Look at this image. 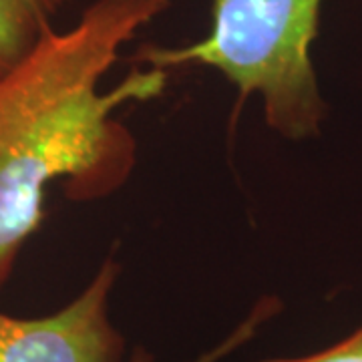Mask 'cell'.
<instances>
[{"mask_svg": "<svg viewBox=\"0 0 362 362\" xmlns=\"http://www.w3.org/2000/svg\"><path fill=\"white\" fill-rule=\"evenodd\" d=\"M173 0H95L69 30L51 28L0 73V290L45 220V192L63 180L75 202L119 189L137 161V143L113 117L129 101H149L168 71L135 69L99 93L119 51Z\"/></svg>", "mask_w": 362, "mask_h": 362, "instance_id": "6da1fadb", "label": "cell"}, {"mask_svg": "<svg viewBox=\"0 0 362 362\" xmlns=\"http://www.w3.org/2000/svg\"><path fill=\"white\" fill-rule=\"evenodd\" d=\"M322 2L211 0V26L204 39L185 47L147 45L137 61L163 71L216 69L238 89V105L258 95L274 133L308 141L322 133L328 113L312 61Z\"/></svg>", "mask_w": 362, "mask_h": 362, "instance_id": "7a4b0ae2", "label": "cell"}, {"mask_svg": "<svg viewBox=\"0 0 362 362\" xmlns=\"http://www.w3.org/2000/svg\"><path fill=\"white\" fill-rule=\"evenodd\" d=\"M119 274V262L107 258L90 284L49 316L18 318L0 312V362L123 361L125 337L109 316Z\"/></svg>", "mask_w": 362, "mask_h": 362, "instance_id": "3957f363", "label": "cell"}, {"mask_svg": "<svg viewBox=\"0 0 362 362\" xmlns=\"http://www.w3.org/2000/svg\"><path fill=\"white\" fill-rule=\"evenodd\" d=\"M75 0H0V73L16 65Z\"/></svg>", "mask_w": 362, "mask_h": 362, "instance_id": "277c9868", "label": "cell"}, {"mask_svg": "<svg viewBox=\"0 0 362 362\" xmlns=\"http://www.w3.org/2000/svg\"><path fill=\"white\" fill-rule=\"evenodd\" d=\"M280 310H282V302L278 298L264 296L254 304V308L250 310L246 318L238 324L221 342H218L214 349H209L204 354H199L194 361L187 362H220L223 358H228L230 354L242 349L244 344H247L252 338L256 337L259 332V328L268 320H272L276 314H280ZM127 362H156V356L145 346H135V349L131 350L129 361Z\"/></svg>", "mask_w": 362, "mask_h": 362, "instance_id": "5b68a950", "label": "cell"}, {"mask_svg": "<svg viewBox=\"0 0 362 362\" xmlns=\"http://www.w3.org/2000/svg\"><path fill=\"white\" fill-rule=\"evenodd\" d=\"M259 362H362V324L340 342L296 358H268Z\"/></svg>", "mask_w": 362, "mask_h": 362, "instance_id": "8992f818", "label": "cell"}]
</instances>
